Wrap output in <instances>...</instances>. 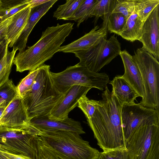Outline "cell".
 I'll return each mask as SVG.
<instances>
[{"label":"cell","mask_w":159,"mask_h":159,"mask_svg":"<svg viewBox=\"0 0 159 159\" xmlns=\"http://www.w3.org/2000/svg\"><path fill=\"white\" fill-rule=\"evenodd\" d=\"M91 119L87 121L97 144L107 152L125 148L121 111L123 103L107 86Z\"/></svg>","instance_id":"cell-1"},{"label":"cell","mask_w":159,"mask_h":159,"mask_svg":"<svg viewBox=\"0 0 159 159\" xmlns=\"http://www.w3.org/2000/svg\"><path fill=\"white\" fill-rule=\"evenodd\" d=\"M74 24L58 23L56 26L48 27L37 42L15 56L13 64L16 71H31L43 65L59 52L61 45L73 30Z\"/></svg>","instance_id":"cell-2"},{"label":"cell","mask_w":159,"mask_h":159,"mask_svg":"<svg viewBox=\"0 0 159 159\" xmlns=\"http://www.w3.org/2000/svg\"><path fill=\"white\" fill-rule=\"evenodd\" d=\"M50 69L48 65L39 67L31 90L22 98L30 120L37 116H49L64 97L56 87Z\"/></svg>","instance_id":"cell-3"},{"label":"cell","mask_w":159,"mask_h":159,"mask_svg":"<svg viewBox=\"0 0 159 159\" xmlns=\"http://www.w3.org/2000/svg\"><path fill=\"white\" fill-rule=\"evenodd\" d=\"M79 134L69 131H41L43 142L55 153L66 159H99L100 152Z\"/></svg>","instance_id":"cell-4"},{"label":"cell","mask_w":159,"mask_h":159,"mask_svg":"<svg viewBox=\"0 0 159 159\" xmlns=\"http://www.w3.org/2000/svg\"><path fill=\"white\" fill-rule=\"evenodd\" d=\"M41 131L30 123L14 128L0 125V147L11 153L37 159V137Z\"/></svg>","instance_id":"cell-5"},{"label":"cell","mask_w":159,"mask_h":159,"mask_svg":"<svg viewBox=\"0 0 159 159\" xmlns=\"http://www.w3.org/2000/svg\"><path fill=\"white\" fill-rule=\"evenodd\" d=\"M132 57L142 78L144 96L140 103L148 108L159 109V62L142 48H138Z\"/></svg>","instance_id":"cell-6"},{"label":"cell","mask_w":159,"mask_h":159,"mask_svg":"<svg viewBox=\"0 0 159 159\" xmlns=\"http://www.w3.org/2000/svg\"><path fill=\"white\" fill-rule=\"evenodd\" d=\"M51 73L56 87L64 94L75 85L95 88L102 91L110 82L109 77L106 73L91 71L79 63L68 67L62 72H51Z\"/></svg>","instance_id":"cell-7"},{"label":"cell","mask_w":159,"mask_h":159,"mask_svg":"<svg viewBox=\"0 0 159 159\" xmlns=\"http://www.w3.org/2000/svg\"><path fill=\"white\" fill-rule=\"evenodd\" d=\"M129 159H159V125L136 129L126 142Z\"/></svg>","instance_id":"cell-8"},{"label":"cell","mask_w":159,"mask_h":159,"mask_svg":"<svg viewBox=\"0 0 159 159\" xmlns=\"http://www.w3.org/2000/svg\"><path fill=\"white\" fill-rule=\"evenodd\" d=\"M121 51L120 43L114 34L108 39L103 38L91 49L74 54L80 59V64L91 71L98 72L119 55Z\"/></svg>","instance_id":"cell-9"},{"label":"cell","mask_w":159,"mask_h":159,"mask_svg":"<svg viewBox=\"0 0 159 159\" xmlns=\"http://www.w3.org/2000/svg\"><path fill=\"white\" fill-rule=\"evenodd\" d=\"M121 119L126 143L133 133L139 128L148 125H159V109L145 107L140 103H123Z\"/></svg>","instance_id":"cell-10"},{"label":"cell","mask_w":159,"mask_h":159,"mask_svg":"<svg viewBox=\"0 0 159 159\" xmlns=\"http://www.w3.org/2000/svg\"><path fill=\"white\" fill-rule=\"evenodd\" d=\"M159 5L144 21L141 37L139 40L144 49L159 60Z\"/></svg>","instance_id":"cell-11"},{"label":"cell","mask_w":159,"mask_h":159,"mask_svg":"<svg viewBox=\"0 0 159 159\" xmlns=\"http://www.w3.org/2000/svg\"><path fill=\"white\" fill-rule=\"evenodd\" d=\"M91 89L79 85L70 88L65 94L63 98L53 108L48 116L52 120H62L68 117L69 112L77 106L79 100L86 95Z\"/></svg>","instance_id":"cell-12"},{"label":"cell","mask_w":159,"mask_h":159,"mask_svg":"<svg viewBox=\"0 0 159 159\" xmlns=\"http://www.w3.org/2000/svg\"><path fill=\"white\" fill-rule=\"evenodd\" d=\"M30 122L23 99L18 95L5 108L0 120V125L21 128L29 126Z\"/></svg>","instance_id":"cell-13"},{"label":"cell","mask_w":159,"mask_h":159,"mask_svg":"<svg viewBox=\"0 0 159 159\" xmlns=\"http://www.w3.org/2000/svg\"><path fill=\"white\" fill-rule=\"evenodd\" d=\"M30 122L40 131L56 130L71 131L80 134L85 133L79 121L69 118L57 120L51 119L48 115L41 116L33 118Z\"/></svg>","instance_id":"cell-14"},{"label":"cell","mask_w":159,"mask_h":159,"mask_svg":"<svg viewBox=\"0 0 159 159\" xmlns=\"http://www.w3.org/2000/svg\"><path fill=\"white\" fill-rule=\"evenodd\" d=\"M107 29L96 25L88 33L71 43L61 46L59 52H75L88 50L98 44L104 38H106Z\"/></svg>","instance_id":"cell-15"},{"label":"cell","mask_w":159,"mask_h":159,"mask_svg":"<svg viewBox=\"0 0 159 159\" xmlns=\"http://www.w3.org/2000/svg\"><path fill=\"white\" fill-rule=\"evenodd\" d=\"M57 0H49L39 6L31 9L29 18L19 37L13 44V48L22 52L25 50L29 36L40 19L56 2Z\"/></svg>","instance_id":"cell-16"},{"label":"cell","mask_w":159,"mask_h":159,"mask_svg":"<svg viewBox=\"0 0 159 159\" xmlns=\"http://www.w3.org/2000/svg\"><path fill=\"white\" fill-rule=\"evenodd\" d=\"M119 55L125 69L122 77L129 84L139 95L143 98L144 88L139 67L131 56L126 50L121 51Z\"/></svg>","instance_id":"cell-17"},{"label":"cell","mask_w":159,"mask_h":159,"mask_svg":"<svg viewBox=\"0 0 159 159\" xmlns=\"http://www.w3.org/2000/svg\"><path fill=\"white\" fill-rule=\"evenodd\" d=\"M31 8L29 5L14 14L11 24L7 28L5 39L12 48L26 25L30 17Z\"/></svg>","instance_id":"cell-18"},{"label":"cell","mask_w":159,"mask_h":159,"mask_svg":"<svg viewBox=\"0 0 159 159\" xmlns=\"http://www.w3.org/2000/svg\"><path fill=\"white\" fill-rule=\"evenodd\" d=\"M109 83L112 86V93L123 103H134L137 98L139 97L122 75L116 76Z\"/></svg>","instance_id":"cell-19"},{"label":"cell","mask_w":159,"mask_h":159,"mask_svg":"<svg viewBox=\"0 0 159 159\" xmlns=\"http://www.w3.org/2000/svg\"><path fill=\"white\" fill-rule=\"evenodd\" d=\"M144 23L134 11L127 20L123 30L119 35L131 42L139 41L142 36Z\"/></svg>","instance_id":"cell-20"},{"label":"cell","mask_w":159,"mask_h":159,"mask_svg":"<svg viewBox=\"0 0 159 159\" xmlns=\"http://www.w3.org/2000/svg\"><path fill=\"white\" fill-rule=\"evenodd\" d=\"M17 50L13 48L11 52L9 51L8 44L7 43L4 55L0 60V87L9 79V77Z\"/></svg>","instance_id":"cell-21"},{"label":"cell","mask_w":159,"mask_h":159,"mask_svg":"<svg viewBox=\"0 0 159 159\" xmlns=\"http://www.w3.org/2000/svg\"><path fill=\"white\" fill-rule=\"evenodd\" d=\"M83 0H67L65 4L59 5L54 12L53 17L57 20H71L78 7Z\"/></svg>","instance_id":"cell-22"},{"label":"cell","mask_w":159,"mask_h":159,"mask_svg":"<svg viewBox=\"0 0 159 159\" xmlns=\"http://www.w3.org/2000/svg\"><path fill=\"white\" fill-rule=\"evenodd\" d=\"M97 0H83L76 11L71 20L77 22V27L88 18L91 17V13Z\"/></svg>","instance_id":"cell-23"},{"label":"cell","mask_w":159,"mask_h":159,"mask_svg":"<svg viewBox=\"0 0 159 159\" xmlns=\"http://www.w3.org/2000/svg\"><path fill=\"white\" fill-rule=\"evenodd\" d=\"M159 5V0H135L134 11L144 22L154 9Z\"/></svg>","instance_id":"cell-24"},{"label":"cell","mask_w":159,"mask_h":159,"mask_svg":"<svg viewBox=\"0 0 159 159\" xmlns=\"http://www.w3.org/2000/svg\"><path fill=\"white\" fill-rule=\"evenodd\" d=\"M17 96L16 86L9 79L0 87V107L6 108Z\"/></svg>","instance_id":"cell-25"},{"label":"cell","mask_w":159,"mask_h":159,"mask_svg":"<svg viewBox=\"0 0 159 159\" xmlns=\"http://www.w3.org/2000/svg\"><path fill=\"white\" fill-rule=\"evenodd\" d=\"M112 1V0H97L91 13V17H95V22L99 17L103 16L102 27L107 28V20L111 13Z\"/></svg>","instance_id":"cell-26"},{"label":"cell","mask_w":159,"mask_h":159,"mask_svg":"<svg viewBox=\"0 0 159 159\" xmlns=\"http://www.w3.org/2000/svg\"><path fill=\"white\" fill-rule=\"evenodd\" d=\"M127 20L126 17L120 13H111L107 22V30L111 33L119 35L123 30Z\"/></svg>","instance_id":"cell-27"},{"label":"cell","mask_w":159,"mask_h":159,"mask_svg":"<svg viewBox=\"0 0 159 159\" xmlns=\"http://www.w3.org/2000/svg\"><path fill=\"white\" fill-rule=\"evenodd\" d=\"M135 6V0H112L111 13H120L127 20L134 11Z\"/></svg>","instance_id":"cell-28"},{"label":"cell","mask_w":159,"mask_h":159,"mask_svg":"<svg viewBox=\"0 0 159 159\" xmlns=\"http://www.w3.org/2000/svg\"><path fill=\"white\" fill-rule=\"evenodd\" d=\"M39 67L30 71L28 75L22 79L16 86L18 95L21 98H23L31 90Z\"/></svg>","instance_id":"cell-29"},{"label":"cell","mask_w":159,"mask_h":159,"mask_svg":"<svg viewBox=\"0 0 159 159\" xmlns=\"http://www.w3.org/2000/svg\"><path fill=\"white\" fill-rule=\"evenodd\" d=\"M98 103L99 101L89 99L84 95L79 100L77 107L82 111L88 120L92 118Z\"/></svg>","instance_id":"cell-30"},{"label":"cell","mask_w":159,"mask_h":159,"mask_svg":"<svg viewBox=\"0 0 159 159\" xmlns=\"http://www.w3.org/2000/svg\"><path fill=\"white\" fill-rule=\"evenodd\" d=\"M37 159H61L43 141L39 136L37 137Z\"/></svg>","instance_id":"cell-31"},{"label":"cell","mask_w":159,"mask_h":159,"mask_svg":"<svg viewBox=\"0 0 159 159\" xmlns=\"http://www.w3.org/2000/svg\"><path fill=\"white\" fill-rule=\"evenodd\" d=\"M99 159H129L126 148L101 152Z\"/></svg>","instance_id":"cell-32"},{"label":"cell","mask_w":159,"mask_h":159,"mask_svg":"<svg viewBox=\"0 0 159 159\" xmlns=\"http://www.w3.org/2000/svg\"><path fill=\"white\" fill-rule=\"evenodd\" d=\"M28 0H23L21 3L9 9L6 10L5 15L2 18V21L28 6L29 4Z\"/></svg>","instance_id":"cell-33"},{"label":"cell","mask_w":159,"mask_h":159,"mask_svg":"<svg viewBox=\"0 0 159 159\" xmlns=\"http://www.w3.org/2000/svg\"><path fill=\"white\" fill-rule=\"evenodd\" d=\"M13 15L0 23V38L5 37L7 27L11 22Z\"/></svg>","instance_id":"cell-34"},{"label":"cell","mask_w":159,"mask_h":159,"mask_svg":"<svg viewBox=\"0 0 159 159\" xmlns=\"http://www.w3.org/2000/svg\"><path fill=\"white\" fill-rule=\"evenodd\" d=\"M23 0H1V7L6 10L9 9L21 3Z\"/></svg>","instance_id":"cell-35"},{"label":"cell","mask_w":159,"mask_h":159,"mask_svg":"<svg viewBox=\"0 0 159 159\" xmlns=\"http://www.w3.org/2000/svg\"><path fill=\"white\" fill-rule=\"evenodd\" d=\"M0 150L9 159H32L25 156L11 153L0 147Z\"/></svg>","instance_id":"cell-36"},{"label":"cell","mask_w":159,"mask_h":159,"mask_svg":"<svg viewBox=\"0 0 159 159\" xmlns=\"http://www.w3.org/2000/svg\"><path fill=\"white\" fill-rule=\"evenodd\" d=\"M49 0H28V2L31 8L39 6Z\"/></svg>","instance_id":"cell-37"},{"label":"cell","mask_w":159,"mask_h":159,"mask_svg":"<svg viewBox=\"0 0 159 159\" xmlns=\"http://www.w3.org/2000/svg\"><path fill=\"white\" fill-rule=\"evenodd\" d=\"M7 43L5 37L0 38V60L4 55Z\"/></svg>","instance_id":"cell-38"},{"label":"cell","mask_w":159,"mask_h":159,"mask_svg":"<svg viewBox=\"0 0 159 159\" xmlns=\"http://www.w3.org/2000/svg\"><path fill=\"white\" fill-rule=\"evenodd\" d=\"M6 10L0 7V23L2 21V18L5 15Z\"/></svg>","instance_id":"cell-39"},{"label":"cell","mask_w":159,"mask_h":159,"mask_svg":"<svg viewBox=\"0 0 159 159\" xmlns=\"http://www.w3.org/2000/svg\"><path fill=\"white\" fill-rule=\"evenodd\" d=\"M0 159H9L0 150Z\"/></svg>","instance_id":"cell-40"},{"label":"cell","mask_w":159,"mask_h":159,"mask_svg":"<svg viewBox=\"0 0 159 159\" xmlns=\"http://www.w3.org/2000/svg\"><path fill=\"white\" fill-rule=\"evenodd\" d=\"M5 108L0 107V120L2 116L3 113L5 110Z\"/></svg>","instance_id":"cell-41"},{"label":"cell","mask_w":159,"mask_h":159,"mask_svg":"<svg viewBox=\"0 0 159 159\" xmlns=\"http://www.w3.org/2000/svg\"><path fill=\"white\" fill-rule=\"evenodd\" d=\"M59 157H60V158H61V159H66V158H65L61 156H60V155H58L57 154H56Z\"/></svg>","instance_id":"cell-42"},{"label":"cell","mask_w":159,"mask_h":159,"mask_svg":"<svg viewBox=\"0 0 159 159\" xmlns=\"http://www.w3.org/2000/svg\"><path fill=\"white\" fill-rule=\"evenodd\" d=\"M1 7V0H0V7Z\"/></svg>","instance_id":"cell-43"}]
</instances>
